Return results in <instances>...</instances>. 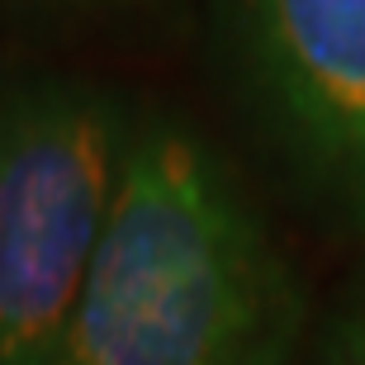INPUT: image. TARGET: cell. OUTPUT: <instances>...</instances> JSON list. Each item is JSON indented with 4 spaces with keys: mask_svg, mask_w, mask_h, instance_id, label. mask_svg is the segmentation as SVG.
<instances>
[{
    "mask_svg": "<svg viewBox=\"0 0 365 365\" xmlns=\"http://www.w3.org/2000/svg\"><path fill=\"white\" fill-rule=\"evenodd\" d=\"M304 365H365V261L341 280L327 313L309 332Z\"/></svg>",
    "mask_w": 365,
    "mask_h": 365,
    "instance_id": "cell-4",
    "label": "cell"
},
{
    "mask_svg": "<svg viewBox=\"0 0 365 365\" xmlns=\"http://www.w3.org/2000/svg\"><path fill=\"white\" fill-rule=\"evenodd\" d=\"M214 19L266 148L365 237V0H214Z\"/></svg>",
    "mask_w": 365,
    "mask_h": 365,
    "instance_id": "cell-3",
    "label": "cell"
},
{
    "mask_svg": "<svg viewBox=\"0 0 365 365\" xmlns=\"http://www.w3.org/2000/svg\"><path fill=\"white\" fill-rule=\"evenodd\" d=\"M133 119L114 91L76 76L0 86V365H53Z\"/></svg>",
    "mask_w": 365,
    "mask_h": 365,
    "instance_id": "cell-2",
    "label": "cell"
},
{
    "mask_svg": "<svg viewBox=\"0 0 365 365\" xmlns=\"http://www.w3.org/2000/svg\"><path fill=\"white\" fill-rule=\"evenodd\" d=\"M304 332L294 261L228 162L171 114L133 119L53 365H294Z\"/></svg>",
    "mask_w": 365,
    "mask_h": 365,
    "instance_id": "cell-1",
    "label": "cell"
}]
</instances>
